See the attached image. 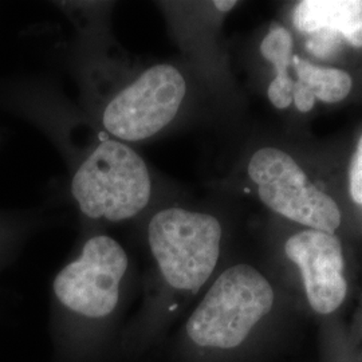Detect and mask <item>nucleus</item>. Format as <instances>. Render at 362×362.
Instances as JSON below:
<instances>
[{"label":"nucleus","mask_w":362,"mask_h":362,"mask_svg":"<svg viewBox=\"0 0 362 362\" xmlns=\"http://www.w3.org/2000/svg\"><path fill=\"white\" fill-rule=\"evenodd\" d=\"M155 182L146 161L129 144L105 134L76 165L70 194L91 220L133 219L153 200Z\"/></svg>","instance_id":"2"},{"label":"nucleus","mask_w":362,"mask_h":362,"mask_svg":"<svg viewBox=\"0 0 362 362\" xmlns=\"http://www.w3.org/2000/svg\"><path fill=\"white\" fill-rule=\"evenodd\" d=\"M221 236L215 216L182 207L161 208L148 224V243L164 282L194 294L218 264Z\"/></svg>","instance_id":"3"},{"label":"nucleus","mask_w":362,"mask_h":362,"mask_svg":"<svg viewBox=\"0 0 362 362\" xmlns=\"http://www.w3.org/2000/svg\"><path fill=\"white\" fill-rule=\"evenodd\" d=\"M91 98V113L105 134L143 143L168 129L180 115L188 82L177 66L155 64L115 77Z\"/></svg>","instance_id":"1"},{"label":"nucleus","mask_w":362,"mask_h":362,"mask_svg":"<svg viewBox=\"0 0 362 362\" xmlns=\"http://www.w3.org/2000/svg\"><path fill=\"white\" fill-rule=\"evenodd\" d=\"M263 58L272 62L275 69V78L267 89L272 104L278 109H286L293 103L294 81L287 73L293 52V38L285 27L272 26L260 43Z\"/></svg>","instance_id":"10"},{"label":"nucleus","mask_w":362,"mask_h":362,"mask_svg":"<svg viewBox=\"0 0 362 362\" xmlns=\"http://www.w3.org/2000/svg\"><path fill=\"white\" fill-rule=\"evenodd\" d=\"M285 250L302 272L311 308L320 314L337 310L348 291L338 238L317 230L302 231L286 242Z\"/></svg>","instance_id":"7"},{"label":"nucleus","mask_w":362,"mask_h":362,"mask_svg":"<svg viewBox=\"0 0 362 362\" xmlns=\"http://www.w3.org/2000/svg\"><path fill=\"white\" fill-rule=\"evenodd\" d=\"M293 65L298 76L293 89V101L302 113L310 112L315 100L336 104L351 90L353 81L344 70L313 65L297 55L293 57Z\"/></svg>","instance_id":"9"},{"label":"nucleus","mask_w":362,"mask_h":362,"mask_svg":"<svg viewBox=\"0 0 362 362\" xmlns=\"http://www.w3.org/2000/svg\"><path fill=\"white\" fill-rule=\"evenodd\" d=\"M128 264V255L117 240L107 235L93 236L81 257L58 272L54 294L69 310L103 318L116 309Z\"/></svg>","instance_id":"6"},{"label":"nucleus","mask_w":362,"mask_h":362,"mask_svg":"<svg viewBox=\"0 0 362 362\" xmlns=\"http://www.w3.org/2000/svg\"><path fill=\"white\" fill-rule=\"evenodd\" d=\"M274 290L248 264L227 269L211 286L187 322V333L199 346L233 349L269 314Z\"/></svg>","instance_id":"4"},{"label":"nucleus","mask_w":362,"mask_h":362,"mask_svg":"<svg viewBox=\"0 0 362 362\" xmlns=\"http://www.w3.org/2000/svg\"><path fill=\"white\" fill-rule=\"evenodd\" d=\"M293 22L302 33L325 31L362 47V0H303Z\"/></svg>","instance_id":"8"},{"label":"nucleus","mask_w":362,"mask_h":362,"mask_svg":"<svg viewBox=\"0 0 362 362\" xmlns=\"http://www.w3.org/2000/svg\"><path fill=\"white\" fill-rule=\"evenodd\" d=\"M349 181L351 199L362 204V136L350 163Z\"/></svg>","instance_id":"11"},{"label":"nucleus","mask_w":362,"mask_h":362,"mask_svg":"<svg viewBox=\"0 0 362 362\" xmlns=\"http://www.w3.org/2000/svg\"><path fill=\"white\" fill-rule=\"evenodd\" d=\"M247 170L260 200L274 212L322 233H333L339 227L336 202L308 180L291 156L262 148L251 157Z\"/></svg>","instance_id":"5"},{"label":"nucleus","mask_w":362,"mask_h":362,"mask_svg":"<svg viewBox=\"0 0 362 362\" xmlns=\"http://www.w3.org/2000/svg\"><path fill=\"white\" fill-rule=\"evenodd\" d=\"M214 6H215V8L216 10H219L220 13H227V11H231L233 7L238 4V1H233V0H230V1H214L212 3Z\"/></svg>","instance_id":"12"}]
</instances>
